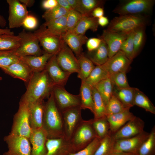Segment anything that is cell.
I'll list each match as a JSON object with an SVG mask.
<instances>
[{"label": "cell", "mask_w": 155, "mask_h": 155, "mask_svg": "<svg viewBox=\"0 0 155 155\" xmlns=\"http://www.w3.org/2000/svg\"><path fill=\"white\" fill-rule=\"evenodd\" d=\"M20 100L28 104L48 98L54 86L46 71L33 73Z\"/></svg>", "instance_id": "1"}, {"label": "cell", "mask_w": 155, "mask_h": 155, "mask_svg": "<svg viewBox=\"0 0 155 155\" xmlns=\"http://www.w3.org/2000/svg\"><path fill=\"white\" fill-rule=\"evenodd\" d=\"M42 128L48 139L65 137L62 112L56 103L52 91L45 103Z\"/></svg>", "instance_id": "2"}, {"label": "cell", "mask_w": 155, "mask_h": 155, "mask_svg": "<svg viewBox=\"0 0 155 155\" xmlns=\"http://www.w3.org/2000/svg\"><path fill=\"white\" fill-rule=\"evenodd\" d=\"M150 17L140 15H119L113 18L106 29L110 31L128 34L137 28L150 24Z\"/></svg>", "instance_id": "3"}, {"label": "cell", "mask_w": 155, "mask_h": 155, "mask_svg": "<svg viewBox=\"0 0 155 155\" xmlns=\"http://www.w3.org/2000/svg\"><path fill=\"white\" fill-rule=\"evenodd\" d=\"M155 3L154 0H123L113 10L119 15L131 14L150 17Z\"/></svg>", "instance_id": "4"}, {"label": "cell", "mask_w": 155, "mask_h": 155, "mask_svg": "<svg viewBox=\"0 0 155 155\" xmlns=\"http://www.w3.org/2000/svg\"><path fill=\"white\" fill-rule=\"evenodd\" d=\"M92 120H83L70 139L75 152L86 147L97 137L92 126Z\"/></svg>", "instance_id": "5"}, {"label": "cell", "mask_w": 155, "mask_h": 155, "mask_svg": "<svg viewBox=\"0 0 155 155\" xmlns=\"http://www.w3.org/2000/svg\"><path fill=\"white\" fill-rule=\"evenodd\" d=\"M32 131L28 104L20 100L18 111L13 116L11 131L9 134L23 136L29 138Z\"/></svg>", "instance_id": "6"}, {"label": "cell", "mask_w": 155, "mask_h": 155, "mask_svg": "<svg viewBox=\"0 0 155 155\" xmlns=\"http://www.w3.org/2000/svg\"><path fill=\"white\" fill-rule=\"evenodd\" d=\"M33 33L44 52L49 54L57 55L65 43L62 36L55 35L48 31L43 24Z\"/></svg>", "instance_id": "7"}, {"label": "cell", "mask_w": 155, "mask_h": 155, "mask_svg": "<svg viewBox=\"0 0 155 155\" xmlns=\"http://www.w3.org/2000/svg\"><path fill=\"white\" fill-rule=\"evenodd\" d=\"M18 35L20 38V44L14 51L18 57L39 56L43 54L38 40L33 33L27 32L23 29Z\"/></svg>", "instance_id": "8"}, {"label": "cell", "mask_w": 155, "mask_h": 155, "mask_svg": "<svg viewBox=\"0 0 155 155\" xmlns=\"http://www.w3.org/2000/svg\"><path fill=\"white\" fill-rule=\"evenodd\" d=\"M3 140L8 150L3 155H31L32 147L27 137L9 134L4 137Z\"/></svg>", "instance_id": "9"}, {"label": "cell", "mask_w": 155, "mask_h": 155, "mask_svg": "<svg viewBox=\"0 0 155 155\" xmlns=\"http://www.w3.org/2000/svg\"><path fill=\"white\" fill-rule=\"evenodd\" d=\"M149 134L144 131L134 136L115 140L113 153L123 152L137 155L140 147Z\"/></svg>", "instance_id": "10"}, {"label": "cell", "mask_w": 155, "mask_h": 155, "mask_svg": "<svg viewBox=\"0 0 155 155\" xmlns=\"http://www.w3.org/2000/svg\"><path fill=\"white\" fill-rule=\"evenodd\" d=\"M80 106L72 107L62 112L64 137L70 139L83 119Z\"/></svg>", "instance_id": "11"}, {"label": "cell", "mask_w": 155, "mask_h": 155, "mask_svg": "<svg viewBox=\"0 0 155 155\" xmlns=\"http://www.w3.org/2000/svg\"><path fill=\"white\" fill-rule=\"evenodd\" d=\"M52 92L56 103L61 112L68 109L80 105L79 96L68 92L64 86L54 85Z\"/></svg>", "instance_id": "12"}, {"label": "cell", "mask_w": 155, "mask_h": 155, "mask_svg": "<svg viewBox=\"0 0 155 155\" xmlns=\"http://www.w3.org/2000/svg\"><path fill=\"white\" fill-rule=\"evenodd\" d=\"M9 5L8 20L9 28H18L23 26L28 16L27 7L18 0H7Z\"/></svg>", "instance_id": "13"}, {"label": "cell", "mask_w": 155, "mask_h": 155, "mask_svg": "<svg viewBox=\"0 0 155 155\" xmlns=\"http://www.w3.org/2000/svg\"><path fill=\"white\" fill-rule=\"evenodd\" d=\"M56 59L59 66L64 71L71 74L78 73L79 66L78 60L65 43L56 55Z\"/></svg>", "instance_id": "14"}, {"label": "cell", "mask_w": 155, "mask_h": 155, "mask_svg": "<svg viewBox=\"0 0 155 155\" xmlns=\"http://www.w3.org/2000/svg\"><path fill=\"white\" fill-rule=\"evenodd\" d=\"M144 121L135 116L111 135L115 140L131 137L142 133L144 131Z\"/></svg>", "instance_id": "15"}, {"label": "cell", "mask_w": 155, "mask_h": 155, "mask_svg": "<svg viewBox=\"0 0 155 155\" xmlns=\"http://www.w3.org/2000/svg\"><path fill=\"white\" fill-rule=\"evenodd\" d=\"M56 55L52 56L48 61L44 69L54 85L64 86L71 74L63 71L57 61Z\"/></svg>", "instance_id": "16"}, {"label": "cell", "mask_w": 155, "mask_h": 155, "mask_svg": "<svg viewBox=\"0 0 155 155\" xmlns=\"http://www.w3.org/2000/svg\"><path fill=\"white\" fill-rule=\"evenodd\" d=\"M46 146L47 151L45 155H69L75 153L70 139L65 137L47 138Z\"/></svg>", "instance_id": "17"}, {"label": "cell", "mask_w": 155, "mask_h": 155, "mask_svg": "<svg viewBox=\"0 0 155 155\" xmlns=\"http://www.w3.org/2000/svg\"><path fill=\"white\" fill-rule=\"evenodd\" d=\"M128 34L114 32L104 30L100 38L106 44L110 58L119 50L121 45L126 39Z\"/></svg>", "instance_id": "18"}, {"label": "cell", "mask_w": 155, "mask_h": 155, "mask_svg": "<svg viewBox=\"0 0 155 155\" xmlns=\"http://www.w3.org/2000/svg\"><path fill=\"white\" fill-rule=\"evenodd\" d=\"M132 61L129 59L125 53L119 50L103 64L109 75L117 72L126 73Z\"/></svg>", "instance_id": "19"}, {"label": "cell", "mask_w": 155, "mask_h": 155, "mask_svg": "<svg viewBox=\"0 0 155 155\" xmlns=\"http://www.w3.org/2000/svg\"><path fill=\"white\" fill-rule=\"evenodd\" d=\"M0 68L5 73L26 83L28 82L33 73L20 58L16 62Z\"/></svg>", "instance_id": "20"}, {"label": "cell", "mask_w": 155, "mask_h": 155, "mask_svg": "<svg viewBox=\"0 0 155 155\" xmlns=\"http://www.w3.org/2000/svg\"><path fill=\"white\" fill-rule=\"evenodd\" d=\"M28 105L32 131L42 128L45 105L44 100H39Z\"/></svg>", "instance_id": "21"}, {"label": "cell", "mask_w": 155, "mask_h": 155, "mask_svg": "<svg viewBox=\"0 0 155 155\" xmlns=\"http://www.w3.org/2000/svg\"><path fill=\"white\" fill-rule=\"evenodd\" d=\"M47 139L46 134L42 128L32 131L29 138L32 145L31 155H46Z\"/></svg>", "instance_id": "22"}, {"label": "cell", "mask_w": 155, "mask_h": 155, "mask_svg": "<svg viewBox=\"0 0 155 155\" xmlns=\"http://www.w3.org/2000/svg\"><path fill=\"white\" fill-rule=\"evenodd\" d=\"M65 42L75 55L76 57L82 53V46L88 39L85 34H77L67 32L62 36Z\"/></svg>", "instance_id": "23"}, {"label": "cell", "mask_w": 155, "mask_h": 155, "mask_svg": "<svg viewBox=\"0 0 155 155\" xmlns=\"http://www.w3.org/2000/svg\"><path fill=\"white\" fill-rule=\"evenodd\" d=\"M53 55L45 52L39 56H28L20 57L33 73L43 70L49 60Z\"/></svg>", "instance_id": "24"}, {"label": "cell", "mask_w": 155, "mask_h": 155, "mask_svg": "<svg viewBox=\"0 0 155 155\" xmlns=\"http://www.w3.org/2000/svg\"><path fill=\"white\" fill-rule=\"evenodd\" d=\"M135 116L129 110L106 117L109 125V133L113 135Z\"/></svg>", "instance_id": "25"}, {"label": "cell", "mask_w": 155, "mask_h": 155, "mask_svg": "<svg viewBox=\"0 0 155 155\" xmlns=\"http://www.w3.org/2000/svg\"><path fill=\"white\" fill-rule=\"evenodd\" d=\"M98 19L91 15H83L75 28L70 32L80 34H85L88 30L96 32L99 25Z\"/></svg>", "instance_id": "26"}, {"label": "cell", "mask_w": 155, "mask_h": 155, "mask_svg": "<svg viewBox=\"0 0 155 155\" xmlns=\"http://www.w3.org/2000/svg\"><path fill=\"white\" fill-rule=\"evenodd\" d=\"M80 101V107L82 109L90 110L93 113L94 102L92 88L84 81H81L79 94Z\"/></svg>", "instance_id": "27"}, {"label": "cell", "mask_w": 155, "mask_h": 155, "mask_svg": "<svg viewBox=\"0 0 155 155\" xmlns=\"http://www.w3.org/2000/svg\"><path fill=\"white\" fill-rule=\"evenodd\" d=\"M113 86V94L126 107L130 108L133 107L135 88H120Z\"/></svg>", "instance_id": "28"}, {"label": "cell", "mask_w": 155, "mask_h": 155, "mask_svg": "<svg viewBox=\"0 0 155 155\" xmlns=\"http://www.w3.org/2000/svg\"><path fill=\"white\" fill-rule=\"evenodd\" d=\"M86 56L96 65L104 63L109 58L106 44L102 40L99 47L93 51L88 52Z\"/></svg>", "instance_id": "29"}, {"label": "cell", "mask_w": 155, "mask_h": 155, "mask_svg": "<svg viewBox=\"0 0 155 155\" xmlns=\"http://www.w3.org/2000/svg\"><path fill=\"white\" fill-rule=\"evenodd\" d=\"M79 66L78 77L84 81L90 75L95 66L93 62L83 53L76 57Z\"/></svg>", "instance_id": "30"}, {"label": "cell", "mask_w": 155, "mask_h": 155, "mask_svg": "<svg viewBox=\"0 0 155 155\" xmlns=\"http://www.w3.org/2000/svg\"><path fill=\"white\" fill-rule=\"evenodd\" d=\"M66 15L45 22L43 24L48 31L55 35L62 37L67 32Z\"/></svg>", "instance_id": "31"}, {"label": "cell", "mask_w": 155, "mask_h": 155, "mask_svg": "<svg viewBox=\"0 0 155 155\" xmlns=\"http://www.w3.org/2000/svg\"><path fill=\"white\" fill-rule=\"evenodd\" d=\"M109 77V74L103 64L95 66L85 82L92 88L102 80Z\"/></svg>", "instance_id": "32"}, {"label": "cell", "mask_w": 155, "mask_h": 155, "mask_svg": "<svg viewBox=\"0 0 155 155\" xmlns=\"http://www.w3.org/2000/svg\"><path fill=\"white\" fill-rule=\"evenodd\" d=\"M20 38L18 35H0V51H14L19 47Z\"/></svg>", "instance_id": "33"}, {"label": "cell", "mask_w": 155, "mask_h": 155, "mask_svg": "<svg viewBox=\"0 0 155 155\" xmlns=\"http://www.w3.org/2000/svg\"><path fill=\"white\" fill-rule=\"evenodd\" d=\"M134 105L144 108L146 111L155 114V107L148 98L138 88H135Z\"/></svg>", "instance_id": "34"}, {"label": "cell", "mask_w": 155, "mask_h": 155, "mask_svg": "<svg viewBox=\"0 0 155 155\" xmlns=\"http://www.w3.org/2000/svg\"><path fill=\"white\" fill-rule=\"evenodd\" d=\"M94 102V119L106 117L105 105L100 95L95 87L92 88Z\"/></svg>", "instance_id": "35"}, {"label": "cell", "mask_w": 155, "mask_h": 155, "mask_svg": "<svg viewBox=\"0 0 155 155\" xmlns=\"http://www.w3.org/2000/svg\"><path fill=\"white\" fill-rule=\"evenodd\" d=\"M113 86L109 77L99 82L94 87L100 95L106 106L113 94Z\"/></svg>", "instance_id": "36"}, {"label": "cell", "mask_w": 155, "mask_h": 155, "mask_svg": "<svg viewBox=\"0 0 155 155\" xmlns=\"http://www.w3.org/2000/svg\"><path fill=\"white\" fill-rule=\"evenodd\" d=\"M137 155H155V126L152 128L149 135L143 142Z\"/></svg>", "instance_id": "37"}, {"label": "cell", "mask_w": 155, "mask_h": 155, "mask_svg": "<svg viewBox=\"0 0 155 155\" xmlns=\"http://www.w3.org/2000/svg\"><path fill=\"white\" fill-rule=\"evenodd\" d=\"M115 140L109 132L101 140L99 146L94 155H111L113 153Z\"/></svg>", "instance_id": "38"}, {"label": "cell", "mask_w": 155, "mask_h": 155, "mask_svg": "<svg viewBox=\"0 0 155 155\" xmlns=\"http://www.w3.org/2000/svg\"><path fill=\"white\" fill-rule=\"evenodd\" d=\"M105 2L102 0H79L77 11L83 15L91 16L92 12L95 8L98 7H103Z\"/></svg>", "instance_id": "39"}, {"label": "cell", "mask_w": 155, "mask_h": 155, "mask_svg": "<svg viewBox=\"0 0 155 155\" xmlns=\"http://www.w3.org/2000/svg\"><path fill=\"white\" fill-rule=\"evenodd\" d=\"M92 125L97 137L101 139L108 134L110 127L106 117L92 119Z\"/></svg>", "instance_id": "40"}, {"label": "cell", "mask_w": 155, "mask_h": 155, "mask_svg": "<svg viewBox=\"0 0 155 155\" xmlns=\"http://www.w3.org/2000/svg\"><path fill=\"white\" fill-rule=\"evenodd\" d=\"M146 26L140 27L134 30L133 37L134 58L138 55L145 43Z\"/></svg>", "instance_id": "41"}, {"label": "cell", "mask_w": 155, "mask_h": 155, "mask_svg": "<svg viewBox=\"0 0 155 155\" xmlns=\"http://www.w3.org/2000/svg\"><path fill=\"white\" fill-rule=\"evenodd\" d=\"M106 117L113 114L129 110L114 95H112L106 106Z\"/></svg>", "instance_id": "42"}, {"label": "cell", "mask_w": 155, "mask_h": 155, "mask_svg": "<svg viewBox=\"0 0 155 155\" xmlns=\"http://www.w3.org/2000/svg\"><path fill=\"white\" fill-rule=\"evenodd\" d=\"M134 30L128 34L126 39L121 45L120 49V50L125 53L129 59L132 61L134 59L133 37Z\"/></svg>", "instance_id": "43"}, {"label": "cell", "mask_w": 155, "mask_h": 155, "mask_svg": "<svg viewBox=\"0 0 155 155\" xmlns=\"http://www.w3.org/2000/svg\"><path fill=\"white\" fill-rule=\"evenodd\" d=\"M68 11L59 5L51 9L46 10L42 15L45 22L57 19L66 16Z\"/></svg>", "instance_id": "44"}, {"label": "cell", "mask_w": 155, "mask_h": 155, "mask_svg": "<svg viewBox=\"0 0 155 155\" xmlns=\"http://www.w3.org/2000/svg\"><path fill=\"white\" fill-rule=\"evenodd\" d=\"M83 15L73 9L68 11L66 15L67 32L71 31L75 28Z\"/></svg>", "instance_id": "45"}, {"label": "cell", "mask_w": 155, "mask_h": 155, "mask_svg": "<svg viewBox=\"0 0 155 155\" xmlns=\"http://www.w3.org/2000/svg\"><path fill=\"white\" fill-rule=\"evenodd\" d=\"M20 58L14 51H0V68L10 65Z\"/></svg>", "instance_id": "46"}, {"label": "cell", "mask_w": 155, "mask_h": 155, "mask_svg": "<svg viewBox=\"0 0 155 155\" xmlns=\"http://www.w3.org/2000/svg\"><path fill=\"white\" fill-rule=\"evenodd\" d=\"M109 77L113 85L117 87L127 88L130 87L127 81L126 72L116 73L110 75Z\"/></svg>", "instance_id": "47"}, {"label": "cell", "mask_w": 155, "mask_h": 155, "mask_svg": "<svg viewBox=\"0 0 155 155\" xmlns=\"http://www.w3.org/2000/svg\"><path fill=\"white\" fill-rule=\"evenodd\" d=\"M101 140L97 137L86 147L69 155H94L100 145Z\"/></svg>", "instance_id": "48"}, {"label": "cell", "mask_w": 155, "mask_h": 155, "mask_svg": "<svg viewBox=\"0 0 155 155\" xmlns=\"http://www.w3.org/2000/svg\"><path fill=\"white\" fill-rule=\"evenodd\" d=\"M38 23L36 17L31 15H28L24 20L23 26L27 29L32 30L36 27Z\"/></svg>", "instance_id": "49"}, {"label": "cell", "mask_w": 155, "mask_h": 155, "mask_svg": "<svg viewBox=\"0 0 155 155\" xmlns=\"http://www.w3.org/2000/svg\"><path fill=\"white\" fill-rule=\"evenodd\" d=\"M102 41L100 38H92L88 39L86 42L88 52L93 51L98 48Z\"/></svg>", "instance_id": "50"}, {"label": "cell", "mask_w": 155, "mask_h": 155, "mask_svg": "<svg viewBox=\"0 0 155 155\" xmlns=\"http://www.w3.org/2000/svg\"><path fill=\"white\" fill-rule=\"evenodd\" d=\"M58 5L57 0H45L42 3V7L46 10L52 9Z\"/></svg>", "instance_id": "51"}, {"label": "cell", "mask_w": 155, "mask_h": 155, "mask_svg": "<svg viewBox=\"0 0 155 155\" xmlns=\"http://www.w3.org/2000/svg\"><path fill=\"white\" fill-rule=\"evenodd\" d=\"M104 10L103 7H98L95 8L92 12L91 15L94 18H98L104 16Z\"/></svg>", "instance_id": "52"}, {"label": "cell", "mask_w": 155, "mask_h": 155, "mask_svg": "<svg viewBox=\"0 0 155 155\" xmlns=\"http://www.w3.org/2000/svg\"><path fill=\"white\" fill-rule=\"evenodd\" d=\"M58 5L68 11L72 9L67 0H57Z\"/></svg>", "instance_id": "53"}, {"label": "cell", "mask_w": 155, "mask_h": 155, "mask_svg": "<svg viewBox=\"0 0 155 155\" xmlns=\"http://www.w3.org/2000/svg\"><path fill=\"white\" fill-rule=\"evenodd\" d=\"M98 25L102 27L105 26L109 24L108 18L104 16L98 18Z\"/></svg>", "instance_id": "54"}, {"label": "cell", "mask_w": 155, "mask_h": 155, "mask_svg": "<svg viewBox=\"0 0 155 155\" xmlns=\"http://www.w3.org/2000/svg\"><path fill=\"white\" fill-rule=\"evenodd\" d=\"M72 9L78 11L79 6V0H67Z\"/></svg>", "instance_id": "55"}, {"label": "cell", "mask_w": 155, "mask_h": 155, "mask_svg": "<svg viewBox=\"0 0 155 155\" xmlns=\"http://www.w3.org/2000/svg\"><path fill=\"white\" fill-rule=\"evenodd\" d=\"M22 3L25 5L27 7H31L34 4L35 1L34 0H19Z\"/></svg>", "instance_id": "56"}, {"label": "cell", "mask_w": 155, "mask_h": 155, "mask_svg": "<svg viewBox=\"0 0 155 155\" xmlns=\"http://www.w3.org/2000/svg\"><path fill=\"white\" fill-rule=\"evenodd\" d=\"M2 34H8L14 35V32L12 31L9 28H7L2 29L0 28V35Z\"/></svg>", "instance_id": "57"}, {"label": "cell", "mask_w": 155, "mask_h": 155, "mask_svg": "<svg viewBox=\"0 0 155 155\" xmlns=\"http://www.w3.org/2000/svg\"><path fill=\"white\" fill-rule=\"evenodd\" d=\"M6 24L7 22L5 18L0 15V26L3 28L6 26Z\"/></svg>", "instance_id": "58"}, {"label": "cell", "mask_w": 155, "mask_h": 155, "mask_svg": "<svg viewBox=\"0 0 155 155\" xmlns=\"http://www.w3.org/2000/svg\"><path fill=\"white\" fill-rule=\"evenodd\" d=\"M111 155H134L133 154L123 152H116L113 153Z\"/></svg>", "instance_id": "59"}, {"label": "cell", "mask_w": 155, "mask_h": 155, "mask_svg": "<svg viewBox=\"0 0 155 155\" xmlns=\"http://www.w3.org/2000/svg\"><path fill=\"white\" fill-rule=\"evenodd\" d=\"M2 79V78L1 76H0V81Z\"/></svg>", "instance_id": "60"}]
</instances>
